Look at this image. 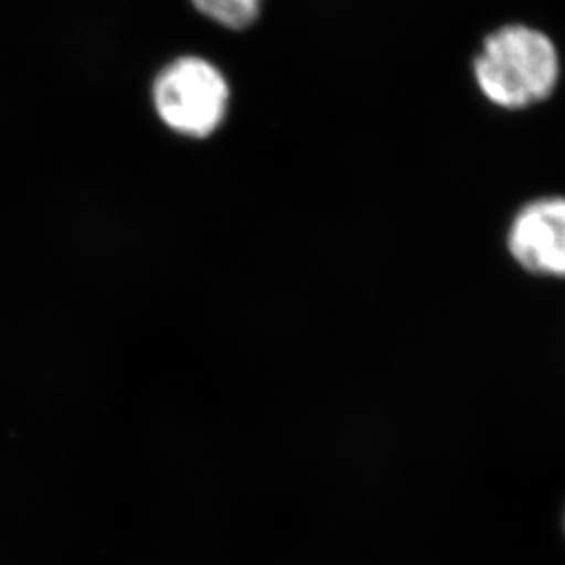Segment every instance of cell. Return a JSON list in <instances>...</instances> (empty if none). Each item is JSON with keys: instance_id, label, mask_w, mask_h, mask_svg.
<instances>
[{"instance_id": "cell-1", "label": "cell", "mask_w": 565, "mask_h": 565, "mask_svg": "<svg viewBox=\"0 0 565 565\" xmlns=\"http://www.w3.org/2000/svg\"><path fill=\"white\" fill-rule=\"evenodd\" d=\"M561 70L553 39L527 24H507L489 33L472 61L476 86L503 110H525L550 99Z\"/></svg>"}, {"instance_id": "cell-2", "label": "cell", "mask_w": 565, "mask_h": 565, "mask_svg": "<svg viewBox=\"0 0 565 565\" xmlns=\"http://www.w3.org/2000/svg\"><path fill=\"white\" fill-rule=\"evenodd\" d=\"M152 102L172 132L192 139L209 138L230 113V83L216 64L188 55L161 70L152 86Z\"/></svg>"}, {"instance_id": "cell-3", "label": "cell", "mask_w": 565, "mask_h": 565, "mask_svg": "<svg viewBox=\"0 0 565 565\" xmlns=\"http://www.w3.org/2000/svg\"><path fill=\"white\" fill-rule=\"evenodd\" d=\"M507 249L531 275L565 278V196L525 203L509 225Z\"/></svg>"}, {"instance_id": "cell-4", "label": "cell", "mask_w": 565, "mask_h": 565, "mask_svg": "<svg viewBox=\"0 0 565 565\" xmlns=\"http://www.w3.org/2000/svg\"><path fill=\"white\" fill-rule=\"evenodd\" d=\"M203 17L227 30H246L262 13L264 0H192Z\"/></svg>"}]
</instances>
